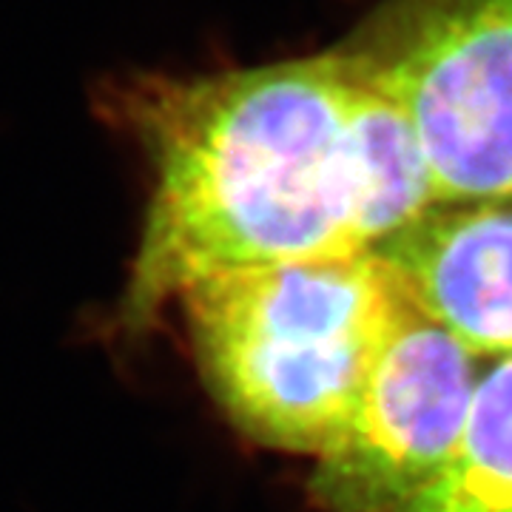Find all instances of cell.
I'll use <instances>...</instances> for the list:
<instances>
[{
    "label": "cell",
    "instance_id": "obj_7",
    "mask_svg": "<svg viewBox=\"0 0 512 512\" xmlns=\"http://www.w3.org/2000/svg\"><path fill=\"white\" fill-rule=\"evenodd\" d=\"M396 512H512V356L478 379L456 450Z\"/></svg>",
    "mask_w": 512,
    "mask_h": 512
},
{
    "label": "cell",
    "instance_id": "obj_3",
    "mask_svg": "<svg viewBox=\"0 0 512 512\" xmlns=\"http://www.w3.org/2000/svg\"><path fill=\"white\" fill-rule=\"evenodd\" d=\"M339 55L410 120L439 205L512 200V0H387Z\"/></svg>",
    "mask_w": 512,
    "mask_h": 512
},
{
    "label": "cell",
    "instance_id": "obj_6",
    "mask_svg": "<svg viewBox=\"0 0 512 512\" xmlns=\"http://www.w3.org/2000/svg\"><path fill=\"white\" fill-rule=\"evenodd\" d=\"M348 72L345 128L353 180V220L359 245L373 251L430 214L439 200L427 157L404 111L350 66Z\"/></svg>",
    "mask_w": 512,
    "mask_h": 512
},
{
    "label": "cell",
    "instance_id": "obj_4",
    "mask_svg": "<svg viewBox=\"0 0 512 512\" xmlns=\"http://www.w3.org/2000/svg\"><path fill=\"white\" fill-rule=\"evenodd\" d=\"M476 353L407 311L319 453L313 495L333 512H396L456 450L478 387Z\"/></svg>",
    "mask_w": 512,
    "mask_h": 512
},
{
    "label": "cell",
    "instance_id": "obj_2",
    "mask_svg": "<svg viewBox=\"0 0 512 512\" xmlns=\"http://www.w3.org/2000/svg\"><path fill=\"white\" fill-rule=\"evenodd\" d=\"M205 382L239 427L319 456L410 305L379 256L279 262L180 296Z\"/></svg>",
    "mask_w": 512,
    "mask_h": 512
},
{
    "label": "cell",
    "instance_id": "obj_5",
    "mask_svg": "<svg viewBox=\"0 0 512 512\" xmlns=\"http://www.w3.org/2000/svg\"><path fill=\"white\" fill-rule=\"evenodd\" d=\"M370 254L427 322L476 356H512V200L436 205Z\"/></svg>",
    "mask_w": 512,
    "mask_h": 512
},
{
    "label": "cell",
    "instance_id": "obj_1",
    "mask_svg": "<svg viewBox=\"0 0 512 512\" xmlns=\"http://www.w3.org/2000/svg\"><path fill=\"white\" fill-rule=\"evenodd\" d=\"M348 63L339 52L214 74L134 72L97 106L151 168L117 328L134 336L228 271L370 254L353 220Z\"/></svg>",
    "mask_w": 512,
    "mask_h": 512
}]
</instances>
